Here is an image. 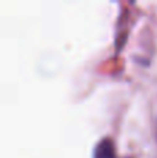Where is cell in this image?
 <instances>
[{
  "mask_svg": "<svg viewBox=\"0 0 157 158\" xmlns=\"http://www.w3.org/2000/svg\"><path fill=\"white\" fill-rule=\"evenodd\" d=\"M95 158H116V147L113 140L103 139L95 150Z\"/></svg>",
  "mask_w": 157,
  "mask_h": 158,
  "instance_id": "cell-1",
  "label": "cell"
}]
</instances>
